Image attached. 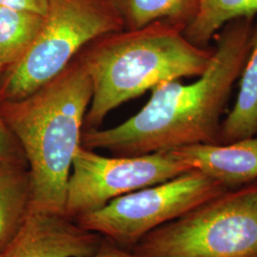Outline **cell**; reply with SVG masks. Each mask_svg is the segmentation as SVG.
Returning <instances> with one entry per match:
<instances>
[{
    "label": "cell",
    "instance_id": "5",
    "mask_svg": "<svg viewBox=\"0 0 257 257\" xmlns=\"http://www.w3.org/2000/svg\"><path fill=\"white\" fill-rule=\"evenodd\" d=\"M122 30L112 0H48L34 43L0 75V102L27 97L61 74L85 47Z\"/></svg>",
    "mask_w": 257,
    "mask_h": 257
},
{
    "label": "cell",
    "instance_id": "7",
    "mask_svg": "<svg viewBox=\"0 0 257 257\" xmlns=\"http://www.w3.org/2000/svg\"><path fill=\"white\" fill-rule=\"evenodd\" d=\"M192 170L175 150L107 157L80 146L74 154L68 181L65 215L74 220L122 195Z\"/></svg>",
    "mask_w": 257,
    "mask_h": 257
},
{
    "label": "cell",
    "instance_id": "4",
    "mask_svg": "<svg viewBox=\"0 0 257 257\" xmlns=\"http://www.w3.org/2000/svg\"><path fill=\"white\" fill-rule=\"evenodd\" d=\"M130 250L138 257H257V181L156 228Z\"/></svg>",
    "mask_w": 257,
    "mask_h": 257
},
{
    "label": "cell",
    "instance_id": "8",
    "mask_svg": "<svg viewBox=\"0 0 257 257\" xmlns=\"http://www.w3.org/2000/svg\"><path fill=\"white\" fill-rule=\"evenodd\" d=\"M103 238L66 215L32 211L0 257H89Z\"/></svg>",
    "mask_w": 257,
    "mask_h": 257
},
{
    "label": "cell",
    "instance_id": "9",
    "mask_svg": "<svg viewBox=\"0 0 257 257\" xmlns=\"http://www.w3.org/2000/svg\"><path fill=\"white\" fill-rule=\"evenodd\" d=\"M175 151L193 170L230 189L257 181V134L229 144H195Z\"/></svg>",
    "mask_w": 257,
    "mask_h": 257
},
{
    "label": "cell",
    "instance_id": "1",
    "mask_svg": "<svg viewBox=\"0 0 257 257\" xmlns=\"http://www.w3.org/2000/svg\"><path fill=\"white\" fill-rule=\"evenodd\" d=\"M254 17L228 22L198 79L154 87L137 114L110 128L83 130L81 146L116 156H142L195 144H219L221 117L248 57Z\"/></svg>",
    "mask_w": 257,
    "mask_h": 257
},
{
    "label": "cell",
    "instance_id": "2",
    "mask_svg": "<svg viewBox=\"0 0 257 257\" xmlns=\"http://www.w3.org/2000/svg\"><path fill=\"white\" fill-rule=\"evenodd\" d=\"M92 94L91 79L76 58L27 97L0 102L27 161L32 211L65 215L68 181Z\"/></svg>",
    "mask_w": 257,
    "mask_h": 257
},
{
    "label": "cell",
    "instance_id": "15",
    "mask_svg": "<svg viewBox=\"0 0 257 257\" xmlns=\"http://www.w3.org/2000/svg\"><path fill=\"white\" fill-rule=\"evenodd\" d=\"M8 161H26L18 139L2 116L0 110V163Z\"/></svg>",
    "mask_w": 257,
    "mask_h": 257
},
{
    "label": "cell",
    "instance_id": "3",
    "mask_svg": "<svg viewBox=\"0 0 257 257\" xmlns=\"http://www.w3.org/2000/svg\"><path fill=\"white\" fill-rule=\"evenodd\" d=\"M184 29L157 21L104 36L85 47L78 58L91 79L92 94L84 130L99 128L111 110L160 83L206 71L214 49L194 45Z\"/></svg>",
    "mask_w": 257,
    "mask_h": 257
},
{
    "label": "cell",
    "instance_id": "16",
    "mask_svg": "<svg viewBox=\"0 0 257 257\" xmlns=\"http://www.w3.org/2000/svg\"><path fill=\"white\" fill-rule=\"evenodd\" d=\"M0 6L45 17L48 10V0H0Z\"/></svg>",
    "mask_w": 257,
    "mask_h": 257
},
{
    "label": "cell",
    "instance_id": "13",
    "mask_svg": "<svg viewBox=\"0 0 257 257\" xmlns=\"http://www.w3.org/2000/svg\"><path fill=\"white\" fill-rule=\"evenodd\" d=\"M197 3L196 15L183 33L190 42L201 48L208 46L228 22L257 14V0H197Z\"/></svg>",
    "mask_w": 257,
    "mask_h": 257
},
{
    "label": "cell",
    "instance_id": "11",
    "mask_svg": "<svg viewBox=\"0 0 257 257\" xmlns=\"http://www.w3.org/2000/svg\"><path fill=\"white\" fill-rule=\"evenodd\" d=\"M237 99L221 123L219 144H229L257 134V20L248 57L241 72Z\"/></svg>",
    "mask_w": 257,
    "mask_h": 257
},
{
    "label": "cell",
    "instance_id": "17",
    "mask_svg": "<svg viewBox=\"0 0 257 257\" xmlns=\"http://www.w3.org/2000/svg\"><path fill=\"white\" fill-rule=\"evenodd\" d=\"M89 257H138L130 249L122 248L108 239L103 238L98 249Z\"/></svg>",
    "mask_w": 257,
    "mask_h": 257
},
{
    "label": "cell",
    "instance_id": "12",
    "mask_svg": "<svg viewBox=\"0 0 257 257\" xmlns=\"http://www.w3.org/2000/svg\"><path fill=\"white\" fill-rule=\"evenodd\" d=\"M124 30H138L157 21L187 27L197 12V0H112Z\"/></svg>",
    "mask_w": 257,
    "mask_h": 257
},
{
    "label": "cell",
    "instance_id": "10",
    "mask_svg": "<svg viewBox=\"0 0 257 257\" xmlns=\"http://www.w3.org/2000/svg\"><path fill=\"white\" fill-rule=\"evenodd\" d=\"M32 211L27 162L0 163V251L22 229Z\"/></svg>",
    "mask_w": 257,
    "mask_h": 257
},
{
    "label": "cell",
    "instance_id": "14",
    "mask_svg": "<svg viewBox=\"0 0 257 257\" xmlns=\"http://www.w3.org/2000/svg\"><path fill=\"white\" fill-rule=\"evenodd\" d=\"M43 22L40 15L0 6V75L26 54Z\"/></svg>",
    "mask_w": 257,
    "mask_h": 257
},
{
    "label": "cell",
    "instance_id": "6",
    "mask_svg": "<svg viewBox=\"0 0 257 257\" xmlns=\"http://www.w3.org/2000/svg\"><path fill=\"white\" fill-rule=\"evenodd\" d=\"M229 190L219 181L192 170L122 195L74 221L84 229L131 249L152 230Z\"/></svg>",
    "mask_w": 257,
    "mask_h": 257
}]
</instances>
